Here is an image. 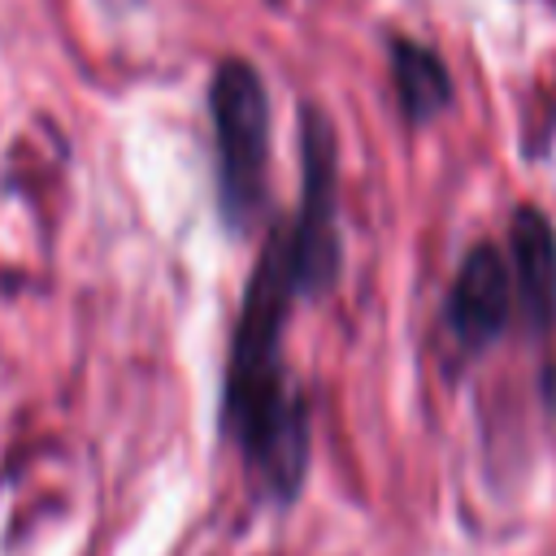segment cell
<instances>
[{
	"instance_id": "1",
	"label": "cell",
	"mask_w": 556,
	"mask_h": 556,
	"mask_svg": "<svg viewBox=\"0 0 556 556\" xmlns=\"http://www.w3.org/2000/svg\"><path fill=\"white\" fill-rule=\"evenodd\" d=\"M295 295H308V278L291 222H278L243 287L222 387V430L274 500H291L308 469V417L282 361V326Z\"/></svg>"
},
{
	"instance_id": "2",
	"label": "cell",
	"mask_w": 556,
	"mask_h": 556,
	"mask_svg": "<svg viewBox=\"0 0 556 556\" xmlns=\"http://www.w3.org/2000/svg\"><path fill=\"white\" fill-rule=\"evenodd\" d=\"M217 208L235 235H248L269 182V91L243 56H226L208 83Z\"/></svg>"
},
{
	"instance_id": "3",
	"label": "cell",
	"mask_w": 556,
	"mask_h": 556,
	"mask_svg": "<svg viewBox=\"0 0 556 556\" xmlns=\"http://www.w3.org/2000/svg\"><path fill=\"white\" fill-rule=\"evenodd\" d=\"M513 313V278L508 261L495 243H478L465 252L452 291H447V330L460 348L478 352L504 334V321Z\"/></svg>"
},
{
	"instance_id": "4",
	"label": "cell",
	"mask_w": 556,
	"mask_h": 556,
	"mask_svg": "<svg viewBox=\"0 0 556 556\" xmlns=\"http://www.w3.org/2000/svg\"><path fill=\"white\" fill-rule=\"evenodd\" d=\"M508 278L513 308L530 330H547L556 321V230L539 208H517L508 230Z\"/></svg>"
},
{
	"instance_id": "5",
	"label": "cell",
	"mask_w": 556,
	"mask_h": 556,
	"mask_svg": "<svg viewBox=\"0 0 556 556\" xmlns=\"http://www.w3.org/2000/svg\"><path fill=\"white\" fill-rule=\"evenodd\" d=\"M391 83L408 122H430L452 104V74L443 56L408 35L391 39Z\"/></svg>"
}]
</instances>
